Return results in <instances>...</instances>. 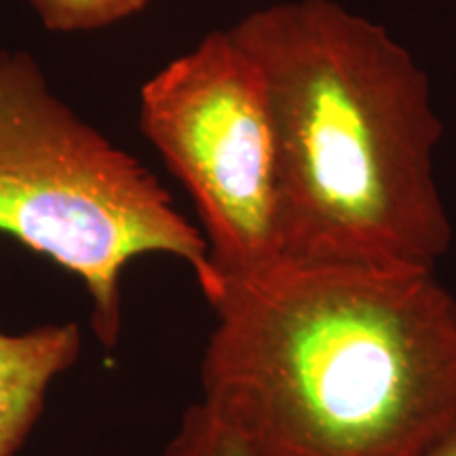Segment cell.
<instances>
[{
  "instance_id": "cell-1",
  "label": "cell",
  "mask_w": 456,
  "mask_h": 456,
  "mask_svg": "<svg viewBox=\"0 0 456 456\" xmlns=\"http://www.w3.org/2000/svg\"><path fill=\"white\" fill-rule=\"evenodd\" d=\"M201 399L260 456H429L456 429V298L427 269L220 281Z\"/></svg>"
},
{
  "instance_id": "cell-2",
  "label": "cell",
  "mask_w": 456,
  "mask_h": 456,
  "mask_svg": "<svg viewBox=\"0 0 456 456\" xmlns=\"http://www.w3.org/2000/svg\"><path fill=\"white\" fill-rule=\"evenodd\" d=\"M231 32L269 98L281 260L436 271L452 241L444 129L410 51L336 0L275 3Z\"/></svg>"
},
{
  "instance_id": "cell-3",
  "label": "cell",
  "mask_w": 456,
  "mask_h": 456,
  "mask_svg": "<svg viewBox=\"0 0 456 456\" xmlns=\"http://www.w3.org/2000/svg\"><path fill=\"white\" fill-rule=\"evenodd\" d=\"M0 232L81 279L106 349L123 332V273L161 254L212 285L203 232L138 159L110 144L53 91L37 60L0 47Z\"/></svg>"
},
{
  "instance_id": "cell-4",
  "label": "cell",
  "mask_w": 456,
  "mask_h": 456,
  "mask_svg": "<svg viewBox=\"0 0 456 456\" xmlns=\"http://www.w3.org/2000/svg\"><path fill=\"white\" fill-rule=\"evenodd\" d=\"M140 127L195 203L212 294L281 262L273 117L258 66L231 30H214L148 78Z\"/></svg>"
},
{
  "instance_id": "cell-5",
  "label": "cell",
  "mask_w": 456,
  "mask_h": 456,
  "mask_svg": "<svg viewBox=\"0 0 456 456\" xmlns=\"http://www.w3.org/2000/svg\"><path fill=\"white\" fill-rule=\"evenodd\" d=\"M78 323L0 330V456H17L41 419L49 389L78 362Z\"/></svg>"
},
{
  "instance_id": "cell-6",
  "label": "cell",
  "mask_w": 456,
  "mask_h": 456,
  "mask_svg": "<svg viewBox=\"0 0 456 456\" xmlns=\"http://www.w3.org/2000/svg\"><path fill=\"white\" fill-rule=\"evenodd\" d=\"M157 456H260L231 425L203 402L182 414L178 427Z\"/></svg>"
},
{
  "instance_id": "cell-7",
  "label": "cell",
  "mask_w": 456,
  "mask_h": 456,
  "mask_svg": "<svg viewBox=\"0 0 456 456\" xmlns=\"http://www.w3.org/2000/svg\"><path fill=\"white\" fill-rule=\"evenodd\" d=\"M51 32H95L142 13L151 0H28Z\"/></svg>"
},
{
  "instance_id": "cell-8",
  "label": "cell",
  "mask_w": 456,
  "mask_h": 456,
  "mask_svg": "<svg viewBox=\"0 0 456 456\" xmlns=\"http://www.w3.org/2000/svg\"><path fill=\"white\" fill-rule=\"evenodd\" d=\"M429 456H456V429L450 433L440 446L433 448V452Z\"/></svg>"
}]
</instances>
